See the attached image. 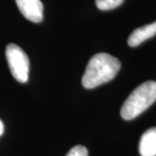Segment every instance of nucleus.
Wrapping results in <instances>:
<instances>
[{"label":"nucleus","mask_w":156,"mask_h":156,"mask_svg":"<svg viewBox=\"0 0 156 156\" xmlns=\"http://www.w3.org/2000/svg\"><path fill=\"white\" fill-rule=\"evenodd\" d=\"M4 129H5V128H4V124L2 122V121L0 120V135L3 134V133H4Z\"/></svg>","instance_id":"9"},{"label":"nucleus","mask_w":156,"mask_h":156,"mask_svg":"<svg viewBox=\"0 0 156 156\" xmlns=\"http://www.w3.org/2000/svg\"><path fill=\"white\" fill-rule=\"evenodd\" d=\"M156 101V82L147 81L138 86L124 101L121 115L124 120H133Z\"/></svg>","instance_id":"2"},{"label":"nucleus","mask_w":156,"mask_h":156,"mask_svg":"<svg viewBox=\"0 0 156 156\" xmlns=\"http://www.w3.org/2000/svg\"><path fill=\"white\" fill-rule=\"evenodd\" d=\"M156 35V22L137 28L131 33L128 39V44L131 47H136L147 39Z\"/></svg>","instance_id":"5"},{"label":"nucleus","mask_w":156,"mask_h":156,"mask_svg":"<svg viewBox=\"0 0 156 156\" xmlns=\"http://www.w3.org/2000/svg\"><path fill=\"white\" fill-rule=\"evenodd\" d=\"M124 0H95L98 9L101 11H108L120 6Z\"/></svg>","instance_id":"7"},{"label":"nucleus","mask_w":156,"mask_h":156,"mask_svg":"<svg viewBox=\"0 0 156 156\" xmlns=\"http://www.w3.org/2000/svg\"><path fill=\"white\" fill-rule=\"evenodd\" d=\"M66 156H88V149L83 146H75L69 151Z\"/></svg>","instance_id":"8"},{"label":"nucleus","mask_w":156,"mask_h":156,"mask_svg":"<svg viewBox=\"0 0 156 156\" xmlns=\"http://www.w3.org/2000/svg\"><path fill=\"white\" fill-rule=\"evenodd\" d=\"M121 68L119 59L108 53L95 54L87 65L82 83L85 89H94L111 81Z\"/></svg>","instance_id":"1"},{"label":"nucleus","mask_w":156,"mask_h":156,"mask_svg":"<svg viewBox=\"0 0 156 156\" xmlns=\"http://www.w3.org/2000/svg\"><path fill=\"white\" fill-rule=\"evenodd\" d=\"M22 15L30 21L40 23L44 18V5L40 0H15Z\"/></svg>","instance_id":"4"},{"label":"nucleus","mask_w":156,"mask_h":156,"mask_svg":"<svg viewBox=\"0 0 156 156\" xmlns=\"http://www.w3.org/2000/svg\"><path fill=\"white\" fill-rule=\"evenodd\" d=\"M5 56L12 76L19 83H26L30 70V61L26 53L18 45L10 44L6 47Z\"/></svg>","instance_id":"3"},{"label":"nucleus","mask_w":156,"mask_h":156,"mask_svg":"<svg viewBox=\"0 0 156 156\" xmlns=\"http://www.w3.org/2000/svg\"><path fill=\"white\" fill-rule=\"evenodd\" d=\"M139 151L141 156H156V128H149L142 134Z\"/></svg>","instance_id":"6"}]
</instances>
